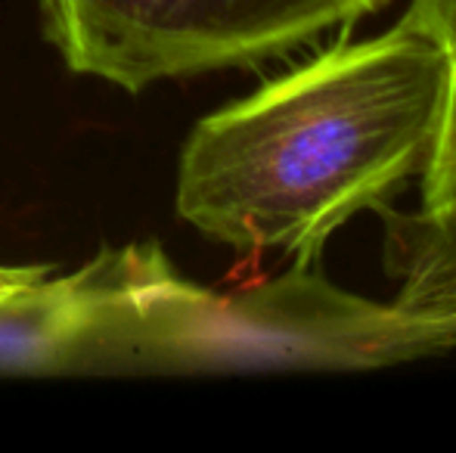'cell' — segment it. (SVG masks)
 <instances>
[{
	"label": "cell",
	"mask_w": 456,
	"mask_h": 453,
	"mask_svg": "<svg viewBox=\"0 0 456 453\" xmlns=\"http://www.w3.org/2000/svg\"><path fill=\"white\" fill-rule=\"evenodd\" d=\"M451 53L397 19L336 41L196 121L177 165V214L236 252L314 267L345 224L426 174Z\"/></svg>",
	"instance_id": "1"
},
{
	"label": "cell",
	"mask_w": 456,
	"mask_h": 453,
	"mask_svg": "<svg viewBox=\"0 0 456 453\" xmlns=\"http://www.w3.org/2000/svg\"><path fill=\"white\" fill-rule=\"evenodd\" d=\"M115 252L91 376L370 373L456 354L451 327L342 289L320 264L217 292L181 277L159 242Z\"/></svg>",
	"instance_id": "2"
},
{
	"label": "cell",
	"mask_w": 456,
	"mask_h": 453,
	"mask_svg": "<svg viewBox=\"0 0 456 453\" xmlns=\"http://www.w3.org/2000/svg\"><path fill=\"white\" fill-rule=\"evenodd\" d=\"M391 0H41L47 37L72 72L146 91L252 69L348 31Z\"/></svg>",
	"instance_id": "3"
},
{
	"label": "cell",
	"mask_w": 456,
	"mask_h": 453,
	"mask_svg": "<svg viewBox=\"0 0 456 453\" xmlns=\"http://www.w3.org/2000/svg\"><path fill=\"white\" fill-rule=\"evenodd\" d=\"M115 277L118 252L106 248L75 273H44L0 292V373L91 376Z\"/></svg>",
	"instance_id": "4"
},
{
	"label": "cell",
	"mask_w": 456,
	"mask_h": 453,
	"mask_svg": "<svg viewBox=\"0 0 456 453\" xmlns=\"http://www.w3.org/2000/svg\"><path fill=\"white\" fill-rule=\"evenodd\" d=\"M372 214L385 227V271L397 283L391 302L456 333V193L416 212L388 202Z\"/></svg>",
	"instance_id": "5"
},
{
	"label": "cell",
	"mask_w": 456,
	"mask_h": 453,
	"mask_svg": "<svg viewBox=\"0 0 456 453\" xmlns=\"http://www.w3.org/2000/svg\"><path fill=\"white\" fill-rule=\"evenodd\" d=\"M419 187H422V202H438L456 193V50L451 56V87H447L441 137L426 174L419 177Z\"/></svg>",
	"instance_id": "6"
},
{
	"label": "cell",
	"mask_w": 456,
	"mask_h": 453,
	"mask_svg": "<svg viewBox=\"0 0 456 453\" xmlns=\"http://www.w3.org/2000/svg\"><path fill=\"white\" fill-rule=\"evenodd\" d=\"M403 22H410L416 31L432 37L438 47H444L453 56L456 50V0H410L403 10Z\"/></svg>",
	"instance_id": "7"
},
{
	"label": "cell",
	"mask_w": 456,
	"mask_h": 453,
	"mask_svg": "<svg viewBox=\"0 0 456 453\" xmlns=\"http://www.w3.org/2000/svg\"><path fill=\"white\" fill-rule=\"evenodd\" d=\"M44 273H50V267L44 264H0V292L6 289H16V286L22 283H31V279L44 277Z\"/></svg>",
	"instance_id": "8"
}]
</instances>
